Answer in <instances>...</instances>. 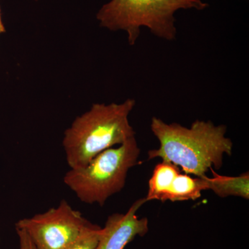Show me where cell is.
Segmentation results:
<instances>
[{
  "label": "cell",
  "instance_id": "6da1fadb",
  "mask_svg": "<svg viewBox=\"0 0 249 249\" xmlns=\"http://www.w3.org/2000/svg\"><path fill=\"white\" fill-rule=\"evenodd\" d=\"M150 127L160 146L148 152V160L161 159L188 175L200 178L213 167L219 170L224 155H232L233 144L226 136L227 127L224 124L196 120L186 127L152 117Z\"/></svg>",
  "mask_w": 249,
  "mask_h": 249
},
{
  "label": "cell",
  "instance_id": "7a4b0ae2",
  "mask_svg": "<svg viewBox=\"0 0 249 249\" xmlns=\"http://www.w3.org/2000/svg\"><path fill=\"white\" fill-rule=\"evenodd\" d=\"M136 106L133 98L124 103H96L78 116L65 132L62 145L70 168H80L96 155L135 137L129 115Z\"/></svg>",
  "mask_w": 249,
  "mask_h": 249
},
{
  "label": "cell",
  "instance_id": "3957f363",
  "mask_svg": "<svg viewBox=\"0 0 249 249\" xmlns=\"http://www.w3.org/2000/svg\"><path fill=\"white\" fill-rule=\"evenodd\" d=\"M209 4L201 0H111L98 11L100 25L110 31H124L129 45H134L146 27L157 37L176 38L175 15L181 9L202 11Z\"/></svg>",
  "mask_w": 249,
  "mask_h": 249
},
{
  "label": "cell",
  "instance_id": "277c9868",
  "mask_svg": "<svg viewBox=\"0 0 249 249\" xmlns=\"http://www.w3.org/2000/svg\"><path fill=\"white\" fill-rule=\"evenodd\" d=\"M140 153L137 139L132 137L116 148L98 154L85 166L70 168L64 177V183L80 201L103 206L124 188L127 173L138 163Z\"/></svg>",
  "mask_w": 249,
  "mask_h": 249
},
{
  "label": "cell",
  "instance_id": "5b68a950",
  "mask_svg": "<svg viewBox=\"0 0 249 249\" xmlns=\"http://www.w3.org/2000/svg\"><path fill=\"white\" fill-rule=\"evenodd\" d=\"M91 224L63 199L58 207L18 221L16 229L24 231L37 249H64Z\"/></svg>",
  "mask_w": 249,
  "mask_h": 249
},
{
  "label": "cell",
  "instance_id": "8992f818",
  "mask_svg": "<svg viewBox=\"0 0 249 249\" xmlns=\"http://www.w3.org/2000/svg\"><path fill=\"white\" fill-rule=\"evenodd\" d=\"M145 202V197L141 198L134 201L125 213L109 215L94 249H124L137 236L146 235L149 231L148 219L139 218L137 214Z\"/></svg>",
  "mask_w": 249,
  "mask_h": 249
},
{
  "label": "cell",
  "instance_id": "52a82bcc",
  "mask_svg": "<svg viewBox=\"0 0 249 249\" xmlns=\"http://www.w3.org/2000/svg\"><path fill=\"white\" fill-rule=\"evenodd\" d=\"M212 173V178L203 176L206 181L207 190L213 191L220 197L229 196H239L245 199H249V172L237 177L224 176L219 175L210 168Z\"/></svg>",
  "mask_w": 249,
  "mask_h": 249
},
{
  "label": "cell",
  "instance_id": "ba28073f",
  "mask_svg": "<svg viewBox=\"0 0 249 249\" xmlns=\"http://www.w3.org/2000/svg\"><path fill=\"white\" fill-rule=\"evenodd\" d=\"M180 173V168L170 162L163 161L156 165L150 181L147 201L159 200L165 202L174 179Z\"/></svg>",
  "mask_w": 249,
  "mask_h": 249
},
{
  "label": "cell",
  "instance_id": "9c48e42d",
  "mask_svg": "<svg viewBox=\"0 0 249 249\" xmlns=\"http://www.w3.org/2000/svg\"><path fill=\"white\" fill-rule=\"evenodd\" d=\"M204 178H193L188 174L179 173L174 179L165 201L196 200L200 197L201 192L206 191Z\"/></svg>",
  "mask_w": 249,
  "mask_h": 249
},
{
  "label": "cell",
  "instance_id": "30bf717a",
  "mask_svg": "<svg viewBox=\"0 0 249 249\" xmlns=\"http://www.w3.org/2000/svg\"><path fill=\"white\" fill-rule=\"evenodd\" d=\"M102 228L91 223L76 240L64 249H94L97 245Z\"/></svg>",
  "mask_w": 249,
  "mask_h": 249
},
{
  "label": "cell",
  "instance_id": "8fae6325",
  "mask_svg": "<svg viewBox=\"0 0 249 249\" xmlns=\"http://www.w3.org/2000/svg\"><path fill=\"white\" fill-rule=\"evenodd\" d=\"M16 229L19 237V249H37L24 231Z\"/></svg>",
  "mask_w": 249,
  "mask_h": 249
},
{
  "label": "cell",
  "instance_id": "7c38bea8",
  "mask_svg": "<svg viewBox=\"0 0 249 249\" xmlns=\"http://www.w3.org/2000/svg\"><path fill=\"white\" fill-rule=\"evenodd\" d=\"M5 31H6V30H5V27L2 22V19H1V10H0V34H3Z\"/></svg>",
  "mask_w": 249,
  "mask_h": 249
},
{
  "label": "cell",
  "instance_id": "4fadbf2b",
  "mask_svg": "<svg viewBox=\"0 0 249 249\" xmlns=\"http://www.w3.org/2000/svg\"><path fill=\"white\" fill-rule=\"evenodd\" d=\"M36 1H37V0H36Z\"/></svg>",
  "mask_w": 249,
  "mask_h": 249
}]
</instances>
